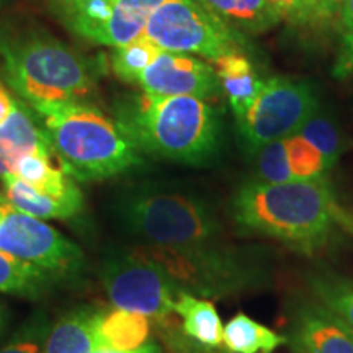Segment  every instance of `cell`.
<instances>
[{
  "label": "cell",
  "mask_w": 353,
  "mask_h": 353,
  "mask_svg": "<svg viewBox=\"0 0 353 353\" xmlns=\"http://www.w3.org/2000/svg\"><path fill=\"white\" fill-rule=\"evenodd\" d=\"M286 343L285 335L239 312L224 325L223 345L232 353H272Z\"/></svg>",
  "instance_id": "22"
},
{
  "label": "cell",
  "mask_w": 353,
  "mask_h": 353,
  "mask_svg": "<svg viewBox=\"0 0 353 353\" xmlns=\"http://www.w3.org/2000/svg\"><path fill=\"white\" fill-rule=\"evenodd\" d=\"M94 353H162L161 347L156 342H148L134 350H105V348H95Z\"/></svg>",
  "instance_id": "32"
},
{
  "label": "cell",
  "mask_w": 353,
  "mask_h": 353,
  "mask_svg": "<svg viewBox=\"0 0 353 353\" xmlns=\"http://www.w3.org/2000/svg\"><path fill=\"white\" fill-rule=\"evenodd\" d=\"M0 63L8 85L26 105L85 100L99 77L94 61L39 32L0 37Z\"/></svg>",
  "instance_id": "4"
},
{
  "label": "cell",
  "mask_w": 353,
  "mask_h": 353,
  "mask_svg": "<svg viewBox=\"0 0 353 353\" xmlns=\"http://www.w3.org/2000/svg\"><path fill=\"white\" fill-rule=\"evenodd\" d=\"M337 12L341 15V25L348 41V51H352L350 59L353 61V0H341L337 6Z\"/></svg>",
  "instance_id": "30"
},
{
  "label": "cell",
  "mask_w": 353,
  "mask_h": 353,
  "mask_svg": "<svg viewBox=\"0 0 353 353\" xmlns=\"http://www.w3.org/2000/svg\"><path fill=\"white\" fill-rule=\"evenodd\" d=\"M0 249L56 278L76 275L83 265V252L76 242L10 203L0 218Z\"/></svg>",
  "instance_id": "12"
},
{
  "label": "cell",
  "mask_w": 353,
  "mask_h": 353,
  "mask_svg": "<svg viewBox=\"0 0 353 353\" xmlns=\"http://www.w3.org/2000/svg\"><path fill=\"white\" fill-rule=\"evenodd\" d=\"M317 110L311 83L290 77L267 79L254 103L237 118L242 144L254 154L265 144L298 134Z\"/></svg>",
  "instance_id": "10"
},
{
  "label": "cell",
  "mask_w": 353,
  "mask_h": 353,
  "mask_svg": "<svg viewBox=\"0 0 353 353\" xmlns=\"http://www.w3.org/2000/svg\"><path fill=\"white\" fill-rule=\"evenodd\" d=\"M50 329L51 321L46 312H33V316H30L12 335L10 341L0 348V353H41Z\"/></svg>",
  "instance_id": "27"
},
{
  "label": "cell",
  "mask_w": 353,
  "mask_h": 353,
  "mask_svg": "<svg viewBox=\"0 0 353 353\" xmlns=\"http://www.w3.org/2000/svg\"><path fill=\"white\" fill-rule=\"evenodd\" d=\"M94 335L97 348L134 350L149 342L151 319L117 307L99 309Z\"/></svg>",
  "instance_id": "17"
},
{
  "label": "cell",
  "mask_w": 353,
  "mask_h": 353,
  "mask_svg": "<svg viewBox=\"0 0 353 353\" xmlns=\"http://www.w3.org/2000/svg\"><path fill=\"white\" fill-rule=\"evenodd\" d=\"M322 2H324L325 6L330 8V10L335 12V10H337V6L341 3V0H322Z\"/></svg>",
  "instance_id": "35"
},
{
  "label": "cell",
  "mask_w": 353,
  "mask_h": 353,
  "mask_svg": "<svg viewBox=\"0 0 353 353\" xmlns=\"http://www.w3.org/2000/svg\"><path fill=\"white\" fill-rule=\"evenodd\" d=\"M141 249L165 268L180 291L198 298L234 296L260 288L267 278L262 260L221 242L192 250Z\"/></svg>",
  "instance_id": "6"
},
{
  "label": "cell",
  "mask_w": 353,
  "mask_h": 353,
  "mask_svg": "<svg viewBox=\"0 0 353 353\" xmlns=\"http://www.w3.org/2000/svg\"><path fill=\"white\" fill-rule=\"evenodd\" d=\"M143 37L165 51L214 63L219 57L241 51L242 34L198 0H164L149 17Z\"/></svg>",
  "instance_id": "9"
},
{
  "label": "cell",
  "mask_w": 353,
  "mask_h": 353,
  "mask_svg": "<svg viewBox=\"0 0 353 353\" xmlns=\"http://www.w3.org/2000/svg\"><path fill=\"white\" fill-rule=\"evenodd\" d=\"M97 311L92 306H79L61 316L51 325L41 353H94Z\"/></svg>",
  "instance_id": "19"
},
{
  "label": "cell",
  "mask_w": 353,
  "mask_h": 353,
  "mask_svg": "<svg viewBox=\"0 0 353 353\" xmlns=\"http://www.w3.org/2000/svg\"><path fill=\"white\" fill-rule=\"evenodd\" d=\"M6 317H7L6 306H3V304L0 303V330H2L3 325H6Z\"/></svg>",
  "instance_id": "33"
},
{
  "label": "cell",
  "mask_w": 353,
  "mask_h": 353,
  "mask_svg": "<svg viewBox=\"0 0 353 353\" xmlns=\"http://www.w3.org/2000/svg\"><path fill=\"white\" fill-rule=\"evenodd\" d=\"M239 34H262L283 21L268 0H198Z\"/></svg>",
  "instance_id": "18"
},
{
  "label": "cell",
  "mask_w": 353,
  "mask_h": 353,
  "mask_svg": "<svg viewBox=\"0 0 353 353\" xmlns=\"http://www.w3.org/2000/svg\"><path fill=\"white\" fill-rule=\"evenodd\" d=\"M32 154L56 152L33 110L17 101L10 118L0 126V179L12 175L17 162Z\"/></svg>",
  "instance_id": "14"
},
{
  "label": "cell",
  "mask_w": 353,
  "mask_h": 353,
  "mask_svg": "<svg viewBox=\"0 0 353 353\" xmlns=\"http://www.w3.org/2000/svg\"><path fill=\"white\" fill-rule=\"evenodd\" d=\"M6 198L15 210L38 219H70L83 210L82 190L64 196L48 195L21 182L15 175L2 179Z\"/></svg>",
  "instance_id": "15"
},
{
  "label": "cell",
  "mask_w": 353,
  "mask_h": 353,
  "mask_svg": "<svg viewBox=\"0 0 353 353\" xmlns=\"http://www.w3.org/2000/svg\"><path fill=\"white\" fill-rule=\"evenodd\" d=\"M174 314L182 319V332L190 341L211 348L223 345L224 325L210 299L180 291L174 306Z\"/></svg>",
  "instance_id": "20"
},
{
  "label": "cell",
  "mask_w": 353,
  "mask_h": 353,
  "mask_svg": "<svg viewBox=\"0 0 353 353\" xmlns=\"http://www.w3.org/2000/svg\"><path fill=\"white\" fill-rule=\"evenodd\" d=\"M219 87L229 101L234 117L241 118L257 99L263 87L254 64L242 51L231 52L213 63Z\"/></svg>",
  "instance_id": "16"
},
{
  "label": "cell",
  "mask_w": 353,
  "mask_h": 353,
  "mask_svg": "<svg viewBox=\"0 0 353 353\" xmlns=\"http://www.w3.org/2000/svg\"><path fill=\"white\" fill-rule=\"evenodd\" d=\"M7 206H8V200L6 198V195H2V193H0V218H2L3 211H6Z\"/></svg>",
  "instance_id": "34"
},
{
  "label": "cell",
  "mask_w": 353,
  "mask_h": 353,
  "mask_svg": "<svg viewBox=\"0 0 353 353\" xmlns=\"http://www.w3.org/2000/svg\"><path fill=\"white\" fill-rule=\"evenodd\" d=\"M114 120L141 152L165 161L201 165L218 152V113L198 97L132 94L117 101Z\"/></svg>",
  "instance_id": "2"
},
{
  "label": "cell",
  "mask_w": 353,
  "mask_h": 353,
  "mask_svg": "<svg viewBox=\"0 0 353 353\" xmlns=\"http://www.w3.org/2000/svg\"><path fill=\"white\" fill-rule=\"evenodd\" d=\"M285 341L293 353H353V330L317 301L294 309Z\"/></svg>",
  "instance_id": "13"
},
{
  "label": "cell",
  "mask_w": 353,
  "mask_h": 353,
  "mask_svg": "<svg viewBox=\"0 0 353 353\" xmlns=\"http://www.w3.org/2000/svg\"><path fill=\"white\" fill-rule=\"evenodd\" d=\"M100 281L113 307L167 324L180 288L141 247H117L100 263Z\"/></svg>",
  "instance_id": "8"
},
{
  "label": "cell",
  "mask_w": 353,
  "mask_h": 353,
  "mask_svg": "<svg viewBox=\"0 0 353 353\" xmlns=\"http://www.w3.org/2000/svg\"><path fill=\"white\" fill-rule=\"evenodd\" d=\"M164 0H46L52 17L83 41L120 48L143 34Z\"/></svg>",
  "instance_id": "11"
},
{
  "label": "cell",
  "mask_w": 353,
  "mask_h": 353,
  "mask_svg": "<svg viewBox=\"0 0 353 353\" xmlns=\"http://www.w3.org/2000/svg\"><path fill=\"white\" fill-rule=\"evenodd\" d=\"M283 21L298 26L317 25L329 20L334 12L322 0H268Z\"/></svg>",
  "instance_id": "28"
},
{
  "label": "cell",
  "mask_w": 353,
  "mask_h": 353,
  "mask_svg": "<svg viewBox=\"0 0 353 353\" xmlns=\"http://www.w3.org/2000/svg\"><path fill=\"white\" fill-rule=\"evenodd\" d=\"M15 105L17 101L12 99V95L8 94L6 88L2 87V83H0V126L10 118L13 110H15Z\"/></svg>",
  "instance_id": "31"
},
{
  "label": "cell",
  "mask_w": 353,
  "mask_h": 353,
  "mask_svg": "<svg viewBox=\"0 0 353 353\" xmlns=\"http://www.w3.org/2000/svg\"><path fill=\"white\" fill-rule=\"evenodd\" d=\"M118 219L141 247L192 250L218 244L221 224L201 198L162 190L126 193L117 206Z\"/></svg>",
  "instance_id": "5"
},
{
  "label": "cell",
  "mask_w": 353,
  "mask_h": 353,
  "mask_svg": "<svg viewBox=\"0 0 353 353\" xmlns=\"http://www.w3.org/2000/svg\"><path fill=\"white\" fill-rule=\"evenodd\" d=\"M169 341L172 345H174L176 353H232L226 350V348H211V347H203L200 343L190 341L188 337H185L183 334L179 332H170L169 334Z\"/></svg>",
  "instance_id": "29"
},
{
  "label": "cell",
  "mask_w": 353,
  "mask_h": 353,
  "mask_svg": "<svg viewBox=\"0 0 353 353\" xmlns=\"http://www.w3.org/2000/svg\"><path fill=\"white\" fill-rule=\"evenodd\" d=\"M28 107L74 180H107L143 162L141 151L120 123L85 100L37 101Z\"/></svg>",
  "instance_id": "3"
},
{
  "label": "cell",
  "mask_w": 353,
  "mask_h": 353,
  "mask_svg": "<svg viewBox=\"0 0 353 353\" xmlns=\"http://www.w3.org/2000/svg\"><path fill=\"white\" fill-rule=\"evenodd\" d=\"M252 156L255 159L254 180L263 183H285L296 180L290 169L285 139L262 145Z\"/></svg>",
  "instance_id": "25"
},
{
  "label": "cell",
  "mask_w": 353,
  "mask_h": 353,
  "mask_svg": "<svg viewBox=\"0 0 353 353\" xmlns=\"http://www.w3.org/2000/svg\"><path fill=\"white\" fill-rule=\"evenodd\" d=\"M285 145L290 169L296 180L316 179V176L324 175V172L327 170L322 154L303 136L293 134L285 138Z\"/></svg>",
  "instance_id": "26"
},
{
  "label": "cell",
  "mask_w": 353,
  "mask_h": 353,
  "mask_svg": "<svg viewBox=\"0 0 353 353\" xmlns=\"http://www.w3.org/2000/svg\"><path fill=\"white\" fill-rule=\"evenodd\" d=\"M231 214L242 231L303 254L317 252L339 228L350 223L325 175L285 183L250 180L234 193Z\"/></svg>",
  "instance_id": "1"
},
{
  "label": "cell",
  "mask_w": 353,
  "mask_h": 353,
  "mask_svg": "<svg viewBox=\"0 0 353 353\" xmlns=\"http://www.w3.org/2000/svg\"><path fill=\"white\" fill-rule=\"evenodd\" d=\"M110 68L120 81L156 95H192L208 100L221 90L213 64L201 57L165 51L143 34L114 48Z\"/></svg>",
  "instance_id": "7"
},
{
  "label": "cell",
  "mask_w": 353,
  "mask_h": 353,
  "mask_svg": "<svg viewBox=\"0 0 353 353\" xmlns=\"http://www.w3.org/2000/svg\"><path fill=\"white\" fill-rule=\"evenodd\" d=\"M309 288L321 303L353 330V280L332 270L314 272L307 276Z\"/></svg>",
  "instance_id": "23"
},
{
  "label": "cell",
  "mask_w": 353,
  "mask_h": 353,
  "mask_svg": "<svg viewBox=\"0 0 353 353\" xmlns=\"http://www.w3.org/2000/svg\"><path fill=\"white\" fill-rule=\"evenodd\" d=\"M298 134L309 141L322 154L327 170L337 164L342 151V141L341 134H339V128L332 121V118L319 113V110H317L301 126Z\"/></svg>",
  "instance_id": "24"
},
{
  "label": "cell",
  "mask_w": 353,
  "mask_h": 353,
  "mask_svg": "<svg viewBox=\"0 0 353 353\" xmlns=\"http://www.w3.org/2000/svg\"><path fill=\"white\" fill-rule=\"evenodd\" d=\"M57 278L51 273L13 257L0 249V293L12 296L39 298L54 285Z\"/></svg>",
  "instance_id": "21"
}]
</instances>
